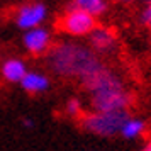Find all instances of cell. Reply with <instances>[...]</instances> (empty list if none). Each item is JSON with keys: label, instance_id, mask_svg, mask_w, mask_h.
Instances as JSON below:
<instances>
[{"label": "cell", "instance_id": "cell-1", "mask_svg": "<svg viewBox=\"0 0 151 151\" xmlns=\"http://www.w3.org/2000/svg\"><path fill=\"white\" fill-rule=\"evenodd\" d=\"M85 90L90 95L93 112H117L129 110L132 105V93L126 88L124 82L114 75L109 68L82 80Z\"/></svg>", "mask_w": 151, "mask_h": 151}, {"label": "cell", "instance_id": "cell-14", "mask_svg": "<svg viewBox=\"0 0 151 151\" xmlns=\"http://www.w3.org/2000/svg\"><path fill=\"white\" fill-rule=\"evenodd\" d=\"M22 124H24L26 127H29V129H31V127H34V126H36V122L32 121V119H24V121H22Z\"/></svg>", "mask_w": 151, "mask_h": 151}, {"label": "cell", "instance_id": "cell-4", "mask_svg": "<svg viewBox=\"0 0 151 151\" xmlns=\"http://www.w3.org/2000/svg\"><path fill=\"white\" fill-rule=\"evenodd\" d=\"M63 32L73 37H88V34L95 29L97 19L92 17L90 14L83 12L76 7H70L65 14H63L61 21H60Z\"/></svg>", "mask_w": 151, "mask_h": 151}, {"label": "cell", "instance_id": "cell-10", "mask_svg": "<svg viewBox=\"0 0 151 151\" xmlns=\"http://www.w3.org/2000/svg\"><path fill=\"white\" fill-rule=\"evenodd\" d=\"M146 122H144L143 119H139V117H127L126 121H124L122 127L119 131V134L124 137V139H137V137H141L146 132Z\"/></svg>", "mask_w": 151, "mask_h": 151}, {"label": "cell", "instance_id": "cell-11", "mask_svg": "<svg viewBox=\"0 0 151 151\" xmlns=\"http://www.w3.org/2000/svg\"><path fill=\"white\" fill-rule=\"evenodd\" d=\"M71 7L80 9V10L87 12V14H90L92 17L97 19V17H100L107 12L109 4H107V0H73Z\"/></svg>", "mask_w": 151, "mask_h": 151}, {"label": "cell", "instance_id": "cell-7", "mask_svg": "<svg viewBox=\"0 0 151 151\" xmlns=\"http://www.w3.org/2000/svg\"><path fill=\"white\" fill-rule=\"evenodd\" d=\"M88 42L93 53H109L116 48L117 37L112 29L95 26V29L88 34Z\"/></svg>", "mask_w": 151, "mask_h": 151}, {"label": "cell", "instance_id": "cell-15", "mask_svg": "<svg viewBox=\"0 0 151 151\" xmlns=\"http://www.w3.org/2000/svg\"><path fill=\"white\" fill-rule=\"evenodd\" d=\"M141 151H151V139H150L146 144H144L143 148H141Z\"/></svg>", "mask_w": 151, "mask_h": 151}, {"label": "cell", "instance_id": "cell-16", "mask_svg": "<svg viewBox=\"0 0 151 151\" xmlns=\"http://www.w3.org/2000/svg\"><path fill=\"white\" fill-rule=\"evenodd\" d=\"M121 2H134V0H121Z\"/></svg>", "mask_w": 151, "mask_h": 151}, {"label": "cell", "instance_id": "cell-18", "mask_svg": "<svg viewBox=\"0 0 151 151\" xmlns=\"http://www.w3.org/2000/svg\"><path fill=\"white\" fill-rule=\"evenodd\" d=\"M148 2H151V0H148Z\"/></svg>", "mask_w": 151, "mask_h": 151}, {"label": "cell", "instance_id": "cell-9", "mask_svg": "<svg viewBox=\"0 0 151 151\" xmlns=\"http://www.w3.org/2000/svg\"><path fill=\"white\" fill-rule=\"evenodd\" d=\"M27 71V65L21 58H9L0 66V75L9 83H21V80Z\"/></svg>", "mask_w": 151, "mask_h": 151}, {"label": "cell", "instance_id": "cell-5", "mask_svg": "<svg viewBox=\"0 0 151 151\" xmlns=\"http://www.w3.org/2000/svg\"><path fill=\"white\" fill-rule=\"evenodd\" d=\"M48 19V7L42 2H27L22 4L15 10L14 22L22 31H29L34 27H41Z\"/></svg>", "mask_w": 151, "mask_h": 151}, {"label": "cell", "instance_id": "cell-17", "mask_svg": "<svg viewBox=\"0 0 151 151\" xmlns=\"http://www.w3.org/2000/svg\"><path fill=\"white\" fill-rule=\"evenodd\" d=\"M148 26H150V29H151V21H150V22H148Z\"/></svg>", "mask_w": 151, "mask_h": 151}, {"label": "cell", "instance_id": "cell-2", "mask_svg": "<svg viewBox=\"0 0 151 151\" xmlns=\"http://www.w3.org/2000/svg\"><path fill=\"white\" fill-rule=\"evenodd\" d=\"M48 53L49 66L60 76L78 78L82 82L105 68L92 49L76 42H60Z\"/></svg>", "mask_w": 151, "mask_h": 151}, {"label": "cell", "instance_id": "cell-8", "mask_svg": "<svg viewBox=\"0 0 151 151\" xmlns=\"http://www.w3.org/2000/svg\"><path fill=\"white\" fill-rule=\"evenodd\" d=\"M21 87L27 93H32V95H37V93H44L48 92L49 87H51V80L46 73H41V71H27L24 78L21 80Z\"/></svg>", "mask_w": 151, "mask_h": 151}, {"label": "cell", "instance_id": "cell-13", "mask_svg": "<svg viewBox=\"0 0 151 151\" xmlns=\"http://www.w3.org/2000/svg\"><path fill=\"white\" fill-rule=\"evenodd\" d=\"M141 21H143L144 24H148V22L151 21V2H148V5L144 7L143 14H141Z\"/></svg>", "mask_w": 151, "mask_h": 151}, {"label": "cell", "instance_id": "cell-3", "mask_svg": "<svg viewBox=\"0 0 151 151\" xmlns=\"http://www.w3.org/2000/svg\"><path fill=\"white\" fill-rule=\"evenodd\" d=\"M129 117V110L117 112H90L82 116V127L93 136L99 137H114L119 134L124 121Z\"/></svg>", "mask_w": 151, "mask_h": 151}, {"label": "cell", "instance_id": "cell-12", "mask_svg": "<svg viewBox=\"0 0 151 151\" xmlns=\"http://www.w3.org/2000/svg\"><path fill=\"white\" fill-rule=\"evenodd\" d=\"M65 110H66V114L71 116V117L83 116V104H82V100L76 99V97L70 99L68 102H66V105H65Z\"/></svg>", "mask_w": 151, "mask_h": 151}, {"label": "cell", "instance_id": "cell-6", "mask_svg": "<svg viewBox=\"0 0 151 151\" xmlns=\"http://www.w3.org/2000/svg\"><path fill=\"white\" fill-rule=\"evenodd\" d=\"M51 41H53L51 32L44 26L24 31V36H22V44H24L26 51L34 56L46 55L51 49Z\"/></svg>", "mask_w": 151, "mask_h": 151}]
</instances>
